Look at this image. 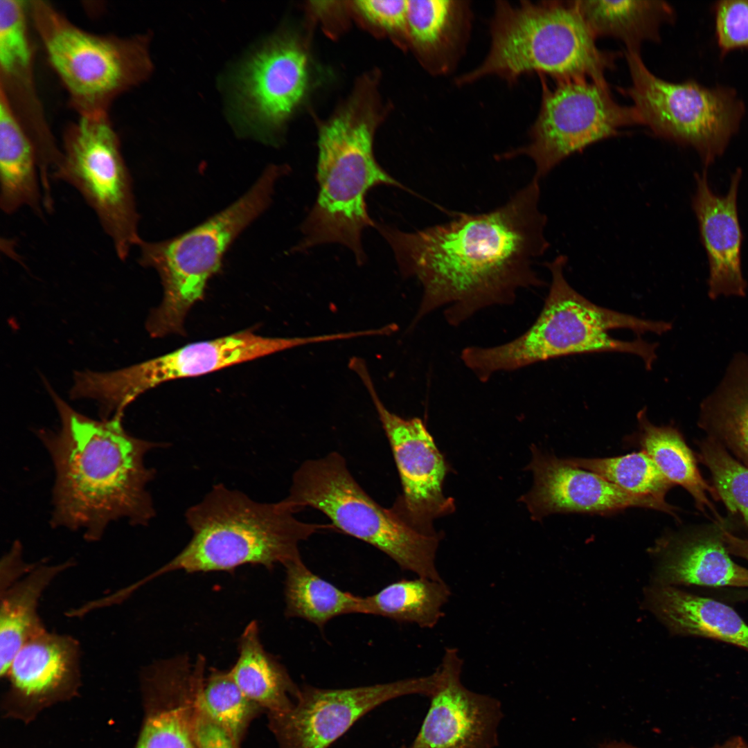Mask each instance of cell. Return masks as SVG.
<instances>
[{"instance_id": "obj_1", "label": "cell", "mask_w": 748, "mask_h": 748, "mask_svg": "<svg viewBox=\"0 0 748 748\" xmlns=\"http://www.w3.org/2000/svg\"><path fill=\"white\" fill-rule=\"evenodd\" d=\"M540 202V181L533 177L486 213H459L413 232L375 224L400 273L422 287L413 323L445 307L446 321L458 326L482 309L513 303L521 289L544 285L534 268L550 246Z\"/></svg>"}, {"instance_id": "obj_2", "label": "cell", "mask_w": 748, "mask_h": 748, "mask_svg": "<svg viewBox=\"0 0 748 748\" xmlns=\"http://www.w3.org/2000/svg\"><path fill=\"white\" fill-rule=\"evenodd\" d=\"M46 384L60 421L55 431H37L55 472L52 526L82 529L87 540L96 541L113 521L148 525L155 516L147 490L155 470L146 467L145 456L168 443L132 436L122 417L89 418Z\"/></svg>"}, {"instance_id": "obj_3", "label": "cell", "mask_w": 748, "mask_h": 748, "mask_svg": "<svg viewBox=\"0 0 748 748\" xmlns=\"http://www.w3.org/2000/svg\"><path fill=\"white\" fill-rule=\"evenodd\" d=\"M567 257L559 255L545 266L551 281L542 309L533 325L519 337L498 346L464 348L461 359L482 382L498 372L517 370L551 359L581 354L615 352L640 357L647 369L657 358V344L639 337L632 341L610 336L614 329L638 335H661L672 326L663 321L636 317L598 305L575 290L564 269Z\"/></svg>"}, {"instance_id": "obj_4", "label": "cell", "mask_w": 748, "mask_h": 748, "mask_svg": "<svg viewBox=\"0 0 748 748\" xmlns=\"http://www.w3.org/2000/svg\"><path fill=\"white\" fill-rule=\"evenodd\" d=\"M282 500L262 503L245 493L215 485L188 508L186 522L192 537L172 560L134 583L136 588L175 571H229L247 564L271 569L301 559L299 544L331 526L298 519Z\"/></svg>"}, {"instance_id": "obj_5", "label": "cell", "mask_w": 748, "mask_h": 748, "mask_svg": "<svg viewBox=\"0 0 748 748\" xmlns=\"http://www.w3.org/2000/svg\"><path fill=\"white\" fill-rule=\"evenodd\" d=\"M491 43L477 68L458 78L459 85L487 76L511 83L537 73L558 81L585 79L606 83L616 54L599 49L573 1H498Z\"/></svg>"}, {"instance_id": "obj_6", "label": "cell", "mask_w": 748, "mask_h": 748, "mask_svg": "<svg viewBox=\"0 0 748 748\" xmlns=\"http://www.w3.org/2000/svg\"><path fill=\"white\" fill-rule=\"evenodd\" d=\"M287 172L270 166L244 195L197 226L166 240H141L139 262L155 269L163 287V300L146 322L152 337L184 333L187 313L203 298L227 248L269 206L276 181Z\"/></svg>"}, {"instance_id": "obj_7", "label": "cell", "mask_w": 748, "mask_h": 748, "mask_svg": "<svg viewBox=\"0 0 748 748\" xmlns=\"http://www.w3.org/2000/svg\"><path fill=\"white\" fill-rule=\"evenodd\" d=\"M373 141L371 122L355 111L339 114L321 127L318 196L295 250L338 243L350 249L359 262L366 260L362 233L375 225L368 213V191L379 185L404 188L377 163Z\"/></svg>"}, {"instance_id": "obj_8", "label": "cell", "mask_w": 748, "mask_h": 748, "mask_svg": "<svg viewBox=\"0 0 748 748\" xmlns=\"http://www.w3.org/2000/svg\"><path fill=\"white\" fill-rule=\"evenodd\" d=\"M30 19L51 67L80 116L108 114L113 101L152 70L148 34H97L46 1H28Z\"/></svg>"}, {"instance_id": "obj_9", "label": "cell", "mask_w": 748, "mask_h": 748, "mask_svg": "<svg viewBox=\"0 0 748 748\" xmlns=\"http://www.w3.org/2000/svg\"><path fill=\"white\" fill-rule=\"evenodd\" d=\"M289 492L282 501L295 513L307 507L318 510L332 528L373 546L402 569L443 580L435 563L442 535L416 531L374 501L339 453L304 461L294 473Z\"/></svg>"}, {"instance_id": "obj_10", "label": "cell", "mask_w": 748, "mask_h": 748, "mask_svg": "<svg viewBox=\"0 0 748 748\" xmlns=\"http://www.w3.org/2000/svg\"><path fill=\"white\" fill-rule=\"evenodd\" d=\"M625 56L632 84L621 91L632 99L641 124L661 138L693 148L707 169L738 129L744 105L736 92L694 80L668 82L646 67L639 52L627 51Z\"/></svg>"}, {"instance_id": "obj_11", "label": "cell", "mask_w": 748, "mask_h": 748, "mask_svg": "<svg viewBox=\"0 0 748 748\" xmlns=\"http://www.w3.org/2000/svg\"><path fill=\"white\" fill-rule=\"evenodd\" d=\"M51 180L75 188L94 211L117 257L141 241L132 176L108 114L80 116L65 130Z\"/></svg>"}, {"instance_id": "obj_12", "label": "cell", "mask_w": 748, "mask_h": 748, "mask_svg": "<svg viewBox=\"0 0 748 748\" xmlns=\"http://www.w3.org/2000/svg\"><path fill=\"white\" fill-rule=\"evenodd\" d=\"M542 82L541 107L529 142L498 157H528L539 181L573 154L616 136L622 127L641 124L634 107L616 103L607 83L569 80L550 88Z\"/></svg>"}, {"instance_id": "obj_13", "label": "cell", "mask_w": 748, "mask_h": 748, "mask_svg": "<svg viewBox=\"0 0 748 748\" xmlns=\"http://www.w3.org/2000/svg\"><path fill=\"white\" fill-rule=\"evenodd\" d=\"M317 335L269 337L249 330L187 344L172 352L95 378L97 397L111 411L123 412L136 398L175 379L196 377L293 348L319 343Z\"/></svg>"}, {"instance_id": "obj_14", "label": "cell", "mask_w": 748, "mask_h": 748, "mask_svg": "<svg viewBox=\"0 0 748 748\" xmlns=\"http://www.w3.org/2000/svg\"><path fill=\"white\" fill-rule=\"evenodd\" d=\"M350 368L371 397L396 464L402 493L391 510L416 531L437 534L434 520L455 510L454 499L445 497L443 491L444 480L451 470L449 465L421 419L404 418L386 407L363 359L353 360Z\"/></svg>"}, {"instance_id": "obj_15", "label": "cell", "mask_w": 748, "mask_h": 748, "mask_svg": "<svg viewBox=\"0 0 748 748\" xmlns=\"http://www.w3.org/2000/svg\"><path fill=\"white\" fill-rule=\"evenodd\" d=\"M438 673L345 688L303 685L288 711L268 713L267 726L278 748H328L359 718L390 700L409 695L430 697Z\"/></svg>"}, {"instance_id": "obj_16", "label": "cell", "mask_w": 748, "mask_h": 748, "mask_svg": "<svg viewBox=\"0 0 748 748\" xmlns=\"http://www.w3.org/2000/svg\"><path fill=\"white\" fill-rule=\"evenodd\" d=\"M308 60L292 39L277 37L257 50L233 78V104L250 133L271 141L303 98Z\"/></svg>"}, {"instance_id": "obj_17", "label": "cell", "mask_w": 748, "mask_h": 748, "mask_svg": "<svg viewBox=\"0 0 748 748\" xmlns=\"http://www.w3.org/2000/svg\"><path fill=\"white\" fill-rule=\"evenodd\" d=\"M80 649L71 636L43 628L18 650L2 677L3 716L24 724L42 712L76 697L81 686Z\"/></svg>"}, {"instance_id": "obj_18", "label": "cell", "mask_w": 748, "mask_h": 748, "mask_svg": "<svg viewBox=\"0 0 748 748\" xmlns=\"http://www.w3.org/2000/svg\"><path fill=\"white\" fill-rule=\"evenodd\" d=\"M463 661L447 648L437 668L438 681L413 741L407 748H495L504 716L499 701L472 691L461 681Z\"/></svg>"}, {"instance_id": "obj_19", "label": "cell", "mask_w": 748, "mask_h": 748, "mask_svg": "<svg viewBox=\"0 0 748 748\" xmlns=\"http://www.w3.org/2000/svg\"><path fill=\"white\" fill-rule=\"evenodd\" d=\"M531 452L532 458L526 469L533 473L534 483L520 500L535 521L558 513L605 515L630 507L676 516V508L666 501L632 495L598 474L571 466L564 458L544 453L533 445Z\"/></svg>"}, {"instance_id": "obj_20", "label": "cell", "mask_w": 748, "mask_h": 748, "mask_svg": "<svg viewBox=\"0 0 748 748\" xmlns=\"http://www.w3.org/2000/svg\"><path fill=\"white\" fill-rule=\"evenodd\" d=\"M206 659H161L141 673L143 720L134 748H198L193 713L205 679Z\"/></svg>"}, {"instance_id": "obj_21", "label": "cell", "mask_w": 748, "mask_h": 748, "mask_svg": "<svg viewBox=\"0 0 748 748\" xmlns=\"http://www.w3.org/2000/svg\"><path fill=\"white\" fill-rule=\"evenodd\" d=\"M28 1L0 0V91L35 148L40 175L49 177L61 149L48 126L34 76Z\"/></svg>"}, {"instance_id": "obj_22", "label": "cell", "mask_w": 748, "mask_h": 748, "mask_svg": "<svg viewBox=\"0 0 748 748\" xmlns=\"http://www.w3.org/2000/svg\"><path fill=\"white\" fill-rule=\"evenodd\" d=\"M742 170L731 175L726 195L711 189L707 169L695 175V191L692 208L697 218L700 240L709 263V296H744L747 284L744 278L741 250L743 234L738 211V195Z\"/></svg>"}, {"instance_id": "obj_23", "label": "cell", "mask_w": 748, "mask_h": 748, "mask_svg": "<svg viewBox=\"0 0 748 748\" xmlns=\"http://www.w3.org/2000/svg\"><path fill=\"white\" fill-rule=\"evenodd\" d=\"M655 551L659 585L748 587V569L731 559L719 527L662 539Z\"/></svg>"}, {"instance_id": "obj_24", "label": "cell", "mask_w": 748, "mask_h": 748, "mask_svg": "<svg viewBox=\"0 0 748 748\" xmlns=\"http://www.w3.org/2000/svg\"><path fill=\"white\" fill-rule=\"evenodd\" d=\"M646 601L675 634L713 639L748 650V625L722 602L659 585L648 589Z\"/></svg>"}, {"instance_id": "obj_25", "label": "cell", "mask_w": 748, "mask_h": 748, "mask_svg": "<svg viewBox=\"0 0 748 748\" xmlns=\"http://www.w3.org/2000/svg\"><path fill=\"white\" fill-rule=\"evenodd\" d=\"M471 24L468 2L408 1L407 35L433 73L450 71L464 50Z\"/></svg>"}, {"instance_id": "obj_26", "label": "cell", "mask_w": 748, "mask_h": 748, "mask_svg": "<svg viewBox=\"0 0 748 748\" xmlns=\"http://www.w3.org/2000/svg\"><path fill=\"white\" fill-rule=\"evenodd\" d=\"M0 206L8 215L22 208L45 211L35 148L0 91Z\"/></svg>"}, {"instance_id": "obj_27", "label": "cell", "mask_w": 748, "mask_h": 748, "mask_svg": "<svg viewBox=\"0 0 748 748\" xmlns=\"http://www.w3.org/2000/svg\"><path fill=\"white\" fill-rule=\"evenodd\" d=\"M238 648V658L229 670L247 697L267 713L290 709L300 687L284 666L265 649L256 621L244 629Z\"/></svg>"}, {"instance_id": "obj_28", "label": "cell", "mask_w": 748, "mask_h": 748, "mask_svg": "<svg viewBox=\"0 0 748 748\" xmlns=\"http://www.w3.org/2000/svg\"><path fill=\"white\" fill-rule=\"evenodd\" d=\"M72 565L42 564L1 591L0 675L2 678L21 646L44 628L37 614L39 600L54 578Z\"/></svg>"}, {"instance_id": "obj_29", "label": "cell", "mask_w": 748, "mask_h": 748, "mask_svg": "<svg viewBox=\"0 0 748 748\" xmlns=\"http://www.w3.org/2000/svg\"><path fill=\"white\" fill-rule=\"evenodd\" d=\"M593 35L622 41L627 51L639 52L647 41L659 42L660 28L675 12L664 1H573Z\"/></svg>"}, {"instance_id": "obj_30", "label": "cell", "mask_w": 748, "mask_h": 748, "mask_svg": "<svg viewBox=\"0 0 748 748\" xmlns=\"http://www.w3.org/2000/svg\"><path fill=\"white\" fill-rule=\"evenodd\" d=\"M699 425L748 467V355H738L701 406Z\"/></svg>"}, {"instance_id": "obj_31", "label": "cell", "mask_w": 748, "mask_h": 748, "mask_svg": "<svg viewBox=\"0 0 748 748\" xmlns=\"http://www.w3.org/2000/svg\"><path fill=\"white\" fill-rule=\"evenodd\" d=\"M451 593L443 580L418 576L402 579L363 597L362 614L380 616L431 629L444 616L443 609Z\"/></svg>"}, {"instance_id": "obj_32", "label": "cell", "mask_w": 748, "mask_h": 748, "mask_svg": "<svg viewBox=\"0 0 748 748\" xmlns=\"http://www.w3.org/2000/svg\"><path fill=\"white\" fill-rule=\"evenodd\" d=\"M637 419L641 450L651 458L671 484L681 486L691 495L697 508L704 511L708 507L721 520L706 495L709 492L715 499V491L700 474L695 455L682 434L670 425H653L648 419L645 409L638 413Z\"/></svg>"}, {"instance_id": "obj_33", "label": "cell", "mask_w": 748, "mask_h": 748, "mask_svg": "<svg viewBox=\"0 0 748 748\" xmlns=\"http://www.w3.org/2000/svg\"><path fill=\"white\" fill-rule=\"evenodd\" d=\"M285 614L304 619L322 630L335 617L362 614V598L344 591L312 572L299 559L285 567Z\"/></svg>"}, {"instance_id": "obj_34", "label": "cell", "mask_w": 748, "mask_h": 748, "mask_svg": "<svg viewBox=\"0 0 748 748\" xmlns=\"http://www.w3.org/2000/svg\"><path fill=\"white\" fill-rule=\"evenodd\" d=\"M564 460L571 466L594 472L636 496L666 501V493L674 486L643 450L616 457Z\"/></svg>"}, {"instance_id": "obj_35", "label": "cell", "mask_w": 748, "mask_h": 748, "mask_svg": "<svg viewBox=\"0 0 748 748\" xmlns=\"http://www.w3.org/2000/svg\"><path fill=\"white\" fill-rule=\"evenodd\" d=\"M208 712L240 742L251 722L265 711L242 692L230 670L210 669L202 691Z\"/></svg>"}, {"instance_id": "obj_36", "label": "cell", "mask_w": 748, "mask_h": 748, "mask_svg": "<svg viewBox=\"0 0 748 748\" xmlns=\"http://www.w3.org/2000/svg\"><path fill=\"white\" fill-rule=\"evenodd\" d=\"M698 459L712 476L715 499L748 526V467L735 458L720 443L708 436L699 444Z\"/></svg>"}, {"instance_id": "obj_37", "label": "cell", "mask_w": 748, "mask_h": 748, "mask_svg": "<svg viewBox=\"0 0 748 748\" xmlns=\"http://www.w3.org/2000/svg\"><path fill=\"white\" fill-rule=\"evenodd\" d=\"M715 37L722 53L748 48V1H719L713 6Z\"/></svg>"}, {"instance_id": "obj_38", "label": "cell", "mask_w": 748, "mask_h": 748, "mask_svg": "<svg viewBox=\"0 0 748 748\" xmlns=\"http://www.w3.org/2000/svg\"><path fill=\"white\" fill-rule=\"evenodd\" d=\"M203 686L195 700L193 720L198 748H241V743L206 709L202 699Z\"/></svg>"}, {"instance_id": "obj_39", "label": "cell", "mask_w": 748, "mask_h": 748, "mask_svg": "<svg viewBox=\"0 0 748 748\" xmlns=\"http://www.w3.org/2000/svg\"><path fill=\"white\" fill-rule=\"evenodd\" d=\"M408 1L363 0L354 2L356 10L371 23L407 36Z\"/></svg>"}, {"instance_id": "obj_40", "label": "cell", "mask_w": 748, "mask_h": 748, "mask_svg": "<svg viewBox=\"0 0 748 748\" xmlns=\"http://www.w3.org/2000/svg\"><path fill=\"white\" fill-rule=\"evenodd\" d=\"M21 544L16 542L11 549L1 560V591L8 588L12 583L28 573L34 567L24 562Z\"/></svg>"}, {"instance_id": "obj_41", "label": "cell", "mask_w": 748, "mask_h": 748, "mask_svg": "<svg viewBox=\"0 0 748 748\" xmlns=\"http://www.w3.org/2000/svg\"><path fill=\"white\" fill-rule=\"evenodd\" d=\"M719 528L721 537L728 553L748 560V539L734 535L721 525Z\"/></svg>"}, {"instance_id": "obj_42", "label": "cell", "mask_w": 748, "mask_h": 748, "mask_svg": "<svg viewBox=\"0 0 748 748\" xmlns=\"http://www.w3.org/2000/svg\"><path fill=\"white\" fill-rule=\"evenodd\" d=\"M598 748H640L625 742H612L600 745ZM711 748H748V743L740 736L729 738L724 744Z\"/></svg>"}]
</instances>
